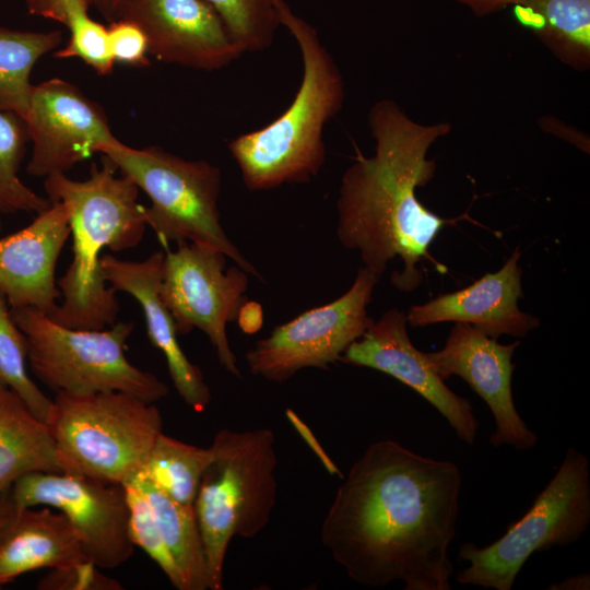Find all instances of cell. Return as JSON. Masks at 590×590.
Segmentation results:
<instances>
[{
	"mask_svg": "<svg viewBox=\"0 0 590 590\" xmlns=\"http://www.w3.org/2000/svg\"><path fill=\"white\" fill-rule=\"evenodd\" d=\"M462 475L392 439L369 445L338 487L320 540L357 583L450 590Z\"/></svg>",
	"mask_w": 590,
	"mask_h": 590,
	"instance_id": "1",
	"label": "cell"
},
{
	"mask_svg": "<svg viewBox=\"0 0 590 590\" xmlns=\"http://www.w3.org/2000/svg\"><path fill=\"white\" fill-rule=\"evenodd\" d=\"M368 126L375 154H358L341 178L337 236L378 275L398 258L402 270L390 281L410 292L423 281L418 264L429 258L432 243L455 222L428 210L415 193L433 179L436 163L427 153L450 125L416 122L393 101L381 99L370 108Z\"/></svg>",
	"mask_w": 590,
	"mask_h": 590,
	"instance_id": "2",
	"label": "cell"
},
{
	"mask_svg": "<svg viewBox=\"0 0 590 590\" xmlns=\"http://www.w3.org/2000/svg\"><path fill=\"white\" fill-rule=\"evenodd\" d=\"M116 170L103 155L102 166L93 163L84 180L66 174L45 177L48 200L64 204L73 237L72 261L57 280L61 303L47 315L67 328L99 330L115 323L119 303L104 278L102 250L118 252L135 247L148 226L144 206L138 202V186L121 174L116 176Z\"/></svg>",
	"mask_w": 590,
	"mask_h": 590,
	"instance_id": "3",
	"label": "cell"
},
{
	"mask_svg": "<svg viewBox=\"0 0 590 590\" xmlns=\"http://www.w3.org/2000/svg\"><path fill=\"white\" fill-rule=\"evenodd\" d=\"M280 26L297 43L303 75L290 106L267 126L228 143L241 180L250 191L311 180L326 162L323 130L341 110L344 83L317 30L285 0H273Z\"/></svg>",
	"mask_w": 590,
	"mask_h": 590,
	"instance_id": "4",
	"label": "cell"
},
{
	"mask_svg": "<svg viewBox=\"0 0 590 590\" xmlns=\"http://www.w3.org/2000/svg\"><path fill=\"white\" fill-rule=\"evenodd\" d=\"M269 428L220 429L193 504L209 574V590L223 589L233 536L252 539L269 523L276 503L278 463Z\"/></svg>",
	"mask_w": 590,
	"mask_h": 590,
	"instance_id": "5",
	"label": "cell"
},
{
	"mask_svg": "<svg viewBox=\"0 0 590 590\" xmlns=\"http://www.w3.org/2000/svg\"><path fill=\"white\" fill-rule=\"evenodd\" d=\"M98 153L148 194L151 204L144 206L145 223L165 248L170 241L211 246L262 280L222 226L217 166L204 160H185L156 145L133 149L118 139L102 145Z\"/></svg>",
	"mask_w": 590,
	"mask_h": 590,
	"instance_id": "6",
	"label": "cell"
},
{
	"mask_svg": "<svg viewBox=\"0 0 590 590\" xmlns=\"http://www.w3.org/2000/svg\"><path fill=\"white\" fill-rule=\"evenodd\" d=\"M47 425L62 471L123 484L143 468L161 433L154 403L121 392H56Z\"/></svg>",
	"mask_w": 590,
	"mask_h": 590,
	"instance_id": "7",
	"label": "cell"
},
{
	"mask_svg": "<svg viewBox=\"0 0 590 590\" xmlns=\"http://www.w3.org/2000/svg\"><path fill=\"white\" fill-rule=\"evenodd\" d=\"M11 312L27 339L34 375L55 392L121 391L150 403L168 394L166 384L131 364L125 354L132 321L80 330L63 327L32 307H13Z\"/></svg>",
	"mask_w": 590,
	"mask_h": 590,
	"instance_id": "8",
	"label": "cell"
},
{
	"mask_svg": "<svg viewBox=\"0 0 590 590\" xmlns=\"http://www.w3.org/2000/svg\"><path fill=\"white\" fill-rule=\"evenodd\" d=\"M586 455L567 449L553 479L530 509L495 542L459 548L469 566L457 574L461 585L510 590L527 559L535 552L577 542L590 523V470Z\"/></svg>",
	"mask_w": 590,
	"mask_h": 590,
	"instance_id": "9",
	"label": "cell"
},
{
	"mask_svg": "<svg viewBox=\"0 0 590 590\" xmlns=\"http://www.w3.org/2000/svg\"><path fill=\"white\" fill-rule=\"evenodd\" d=\"M227 257L200 244H178L166 248L161 272V298L168 308L178 335L194 328L213 345L220 365L240 378L237 358L231 349L226 326L237 320L247 302L248 273Z\"/></svg>",
	"mask_w": 590,
	"mask_h": 590,
	"instance_id": "10",
	"label": "cell"
},
{
	"mask_svg": "<svg viewBox=\"0 0 590 590\" xmlns=\"http://www.w3.org/2000/svg\"><path fill=\"white\" fill-rule=\"evenodd\" d=\"M380 275L363 267L337 299L273 329L245 354L253 376L282 384L304 368L328 369L371 326L367 307Z\"/></svg>",
	"mask_w": 590,
	"mask_h": 590,
	"instance_id": "11",
	"label": "cell"
},
{
	"mask_svg": "<svg viewBox=\"0 0 590 590\" xmlns=\"http://www.w3.org/2000/svg\"><path fill=\"white\" fill-rule=\"evenodd\" d=\"M12 493L21 510L47 506L64 514L86 559L99 569L116 568L132 556L123 484L66 472H37L15 481Z\"/></svg>",
	"mask_w": 590,
	"mask_h": 590,
	"instance_id": "12",
	"label": "cell"
},
{
	"mask_svg": "<svg viewBox=\"0 0 590 590\" xmlns=\"http://www.w3.org/2000/svg\"><path fill=\"white\" fill-rule=\"evenodd\" d=\"M24 121L32 142L26 172L35 177L66 174L117 140L102 106L59 78L33 85Z\"/></svg>",
	"mask_w": 590,
	"mask_h": 590,
	"instance_id": "13",
	"label": "cell"
},
{
	"mask_svg": "<svg viewBox=\"0 0 590 590\" xmlns=\"http://www.w3.org/2000/svg\"><path fill=\"white\" fill-rule=\"evenodd\" d=\"M519 344H500L471 324L456 322L444 347L425 354L440 378H462L487 404L495 421L489 437L493 447L529 450L536 445L538 435L519 415L511 390V357Z\"/></svg>",
	"mask_w": 590,
	"mask_h": 590,
	"instance_id": "14",
	"label": "cell"
},
{
	"mask_svg": "<svg viewBox=\"0 0 590 590\" xmlns=\"http://www.w3.org/2000/svg\"><path fill=\"white\" fill-rule=\"evenodd\" d=\"M118 19L137 23L149 54L166 63L214 71L244 54L204 0H126Z\"/></svg>",
	"mask_w": 590,
	"mask_h": 590,
	"instance_id": "15",
	"label": "cell"
},
{
	"mask_svg": "<svg viewBox=\"0 0 590 590\" xmlns=\"http://www.w3.org/2000/svg\"><path fill=\"white\" fill-rule=\"evenodd\" d=\"M406 315L392 308L371 323L341 355L339 362L385 373L412 388L447 420L468 445L476 438L479 422L471 402L450 390L418 351L406 330Z\"/></svg>",
	"mask_w": 590,
	"mask_h": 590,
	"instance_id": "16",
	"label": "cell"
},
{
	"mask_svg": "<svg viewBox=\"0 0 590 590\" xmlns=\"http://www.w3.org/2000/svg\"><path fill=\"white\" fill-rule=\"evenodd\" d=\"M71 235L68 210L50 205L26 227L0 238V288L13 307H32L49 315L61 292L55 269Z\"/></svg>",
	"mask_w": 590,
	"mask_h": 590,
	"instance_id": "17",
	"label": "cell"
},
{
	"mask_svg": "<svg viewBox=\"0 0 590 590\" xmlns=\"http://www.w3.org/2000/svg\"><path fill=\"white\" fill-rule=\"evenodd\" d=\"M520 251L516 249L505 264L471 285L410 308L406 320L412 327L453 321L468 323L497 339L503 334L524 338L540 320L518 307L523 297Z\"/></svg>",
	"mask_w": 590,
	"mask_h": 590,
	"instance_id": "18",
	"label": "cell"
},
{
	"mask_svg": "<svg viewBox=\"0 0 590 590\" xmlns=\"http://www.w3.org/2000/svg\"><path fill=\"white\" fill-rule=\"evenodd\" d=\"M163 260L162 250L141 261L122 260L104 253L101 268L108 285L116 292L130 294L139 302L150 342L165 356L175 389L194 412H203L211 401V390L201 369L181 350L173 316L161 298Z\"/></svg>",
	"mask_w": 590,
	"mask_h": 590,
	"instance_id": "19",
	"label": "cell"
},
{
	"mask_svg": "<svg viewBox=\"0 0 590 590\" xmlns=\"http://www.w3.org/2000/svg\"><path fill=\"white\" fill-rule=\"evenodd\" d=\"M87 560L68 517L47 506L22 509L0 538V588L19 576Z\"/></svg>",
	"mask_w": 590,
	"mask_h": 590,
	"instance_id": "20",
	"label": "cell"
},
{
	"mask_svg": "<svg viewBox=\"0 0 590 590\" xmlns=\"http://www.w3.org/2000/svg\"><path fill=\"white\" fill-rule=\"evenodd\" d=\"M37 472H63L55 439L15 392L0 387V489Z\"/></svg>",
	"mask_w": 590,
	"mask_h": 590,
	"instance_id": "21",
	"label": "cell"
},
{
	"mask_svg": "<svg viewBox=\"0 0 590 590\" xmlns=\"http://www.w3.org/2000/svg\"><path fill=\"white\" fill-rule=\"evenodd\" d=\"M512 8L559 61L578 71L590 68V0H521Z\"/></svg>",
	"mask_w": 590,
	"mask_h": 590,
	"instance_id": "22",
	"label": "cell"
},
{
	"mask_svg": "<svg viewBox=\"0 0 590 590\" xmlns=\"http://www.w3.org/2000/svg\"><path fill=\"white\" fill-rule=\"evenodd\" d=\"M152 507L162 539L184 582V590L209 589L205 552L193 506L172 499L141 474L133 476Z\"/></svg>",
	"mask_w": 590,
	"mask_h": 590,
	"instance_id": "23",
	"label": "cell"
},
{
	"mask_svg": "<svg viewBox=\"0 0 590 590\" xmlns=\"http://www.w3.org/2000/svg\"><path fill=\"white\" fill-rule=\"evenodd\" d=\"M60 31L35 32L0 26V109L26 117L36 62L62 43Z\"/></svg>",
	"mask_w": 590,
	"mask_h": 590,
	"instance_id": "24",
	"label": "cell"
},
{
	"mask_svg": "<svg viewBox=\"0 0 590 590\" xmlns=\"http://www.w3.org/2000/svg\"><path fill=\"white\" fill-rule=\"evenodd\" d=\"M27 12L62 24L70 33L67 45L54 56L79 58L98 75H108L114 59L108 47L107 27L93 20L88 10L93 0H25Z\"/></svg>",
	"mask_w": 590,
	"mask_h": 590,
	"instance_id": "25",
	"label": "cell"
},
{
	"mask_svg": "<svg viewBox=\"0 0 590 590\" xmlns=\"http://www.w3.org/2000/svg\"><path fill=\"white\" fill-rule=\"evenodd\" d=\"M210 447L186 444L161 433L139 472L179 504L193 506Z\"/></svg>",
	"mask_w": 590,
	"mask_h": 590,
	"instance_id": "26",
	"label": "cell"
},
{
	"mask_svg": "<svg viewBox=\"0 0 590 590\" xmlns=\"http://www.w3.org/2000/svg\"><path fill=\"white\" fill-rule=\"evenodd\" d=\"M30 141L25 121L0 109V212L40 213L50 201L37 194L19 176Z\"/></svg>",
	"mask_w": 590,
	"mask_h": 590,
	"instance_id": "27",
	"label": "cell"
},
{
	"mask_svg": "<svg viewBox=\"0 0 590 590\" xmlns=\"http://www.w3.org/2000/svg\"><path fill=\"white\" fill-rule=\"evenodd\" d=\"M27 353V339L16 324L8 298L0 288V387L15 392L31 412L47 424L52 400L28 376Z\"/></svg>",
	"mask_w": 590,
	"mask_h": 590,
	"instance_id": "28",
	"label": "cell"
},
{
	"mask_svg": "<svg viewBox=\"0 0 590 590\" xmlns=\"http://www.w3.org/2000/svg\"><path fill=\"white\" fill-rule=\"evenodd\" d=\"M243 52L268 49L280 26L273 0H204Z\"/></svg>",
	"mask_w": 590,
	"mask_h": 590,
	"instance_id": "29",
	"label": "cell"
},
{
	"mask_svg": "<svg viewBox=\"0 0 590 590\" xmlns=\"http://www.w3.org/2000/svg\"><path fill=\"white\" fill-rule=\"evenodd\" d=\"M129 505V534L134 546L142 548L163 570L170 583L184 590V582L162 539L150 502L134 479L123 483Z\"/></svg>",
	"mask_w": 590,
	"mask_h": 590,
	"instance_id": "30",
	"label": "cell"
},
{
	"mask_svg": "<svg viewBox=\"0 0 590 590\" xmlns=\"http://www.w3.org/2000/svg\"><path fill=\"white\" fill-rule=\"evenodd\" d=\"M107 37L114 61L138 68L150 66L148 39L137 23L127 19L111 21Z\"/></svg>",
	"mask_w": 590,
	"mask_h": 590,
	"instance_id": "31",
	"label": "cell"
},
{
	"mask_svg": "<svg viewBox=\"0 0 590 590\" xmlns=\"http://www.w3.org/2000/svg\"><path fill=\"white\" fill-rule=\"evenodd\" d=\"M45 590H117L120 583L101 574L99 568L84 560L63 568H52L38 583Z\"/></svg>",
	"mask_w": 590,
	"mask_h": 590,
	"instance_id": "32",
	"label": "cell"
},
{
	"mask_svg": "<svg viewBox=\"0 0 590 590\" xmlns=\"http://www.w3.org/2000/svg\"><path fill=\"white\" fill-rule=\"evenodd\" d=\"M541 129L545 132L552 133L558 138H562L569 143L577 146L582 152L589 153V138L581 133L579 130L568 127L555 117H541L539 120Z\"/></svg>",
	"mask_w": 590,
	"mask_h": 590,
	"instance_id": "33",
	"label": "cell"
},
{
	"mask_svg": "<svg viewBox=\"0 0 590 590\" xmlns=\"http://www.w3.org/2000/svg\"><path fill=\"white\" fill-rule=\"evenodd\" d=\"M21 509L17 507L12 485L0 489V538L15 520Z\"/></svg>",
	"mask_w": 590,
	"mask_h": 590,
	"instance_id": "34",
	"label": "cell"
},
{
	"mask_svg": "<svg viewBox=\"0 0 590 590\" xmlns=\"http://www.w3.org/2000/svg\"><path fill=\"white\" fill-rule=\"evenodd\" d=\"M477 16H485L512 7L521 0H455Z\"/></svg>",
	"mask_w": 590,
	"mask_h": 590,
	"instance_id": "35",
	"label": "cell"
},
{
	"mask_svg": "<svg viewBox=\"0 0 590 590\" xmlns=\"http://www.w3.org/2000/svg\"><path fill=\"white\" fill-rule=\"evenodd\" d=\"M237 321L244 332H257L262 326L261 306L255 302H246L239 310Z\"/></svg>",
	"mask_w": 590,
	"mask_h": 590,
	"instance_id": "36",
	"label": "cell"
},
{
	"mask_svg": "<svg viewBox=\"0 0 590 590\" xmlns=\"http://www.w3.org/2000/svg\"><path fill=\"white\" fill-rule=\"evenodd\" d=\"M550 590H589L590 575L585 573L578 576H569L559 582L552 583L547 587Z\"/></svg>",
	"mask_w": 590,
	"mask_h": 590,
	"instance_id": "37",
	"label": "cell"
},
{
	"mask_svg": "<svg viewBox=\"0 0 590 590\" xmlns=\"http://www.w3.org/2000/svg\"><path fill=\"white\" fill-rule=\"evenodd\" d=\"M125 1L126 0H93V5L108 22H111L118 19Z\"/></svg>",
	"mask_w": 590,
	"mask_h": 590,
	"instance_id": "38",
	"label": "cell"
},
{
	"mask_svg": "<svg viewBox=\"0 0 590 590\" xmlns=\"http://www.w3.org/2000/svg\"><path fill=\"white\" fill-rule=\"evenodd\" d=\"M0 229H1V221H0Z\"/></svg>",
	"mask_w": 590,
	"mask_h": 590,
	"instance_id": "39",
	"label": "cell"
}]
</instances>
